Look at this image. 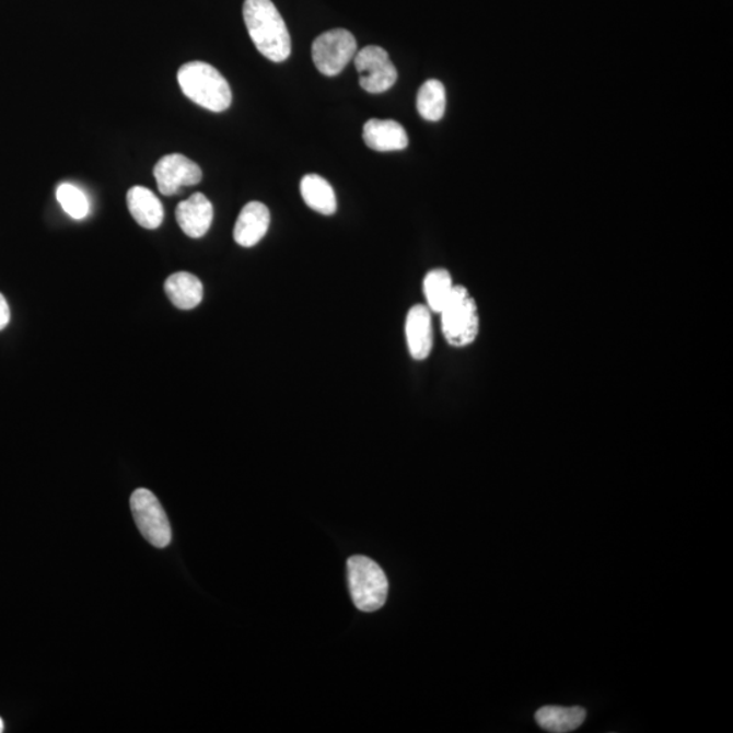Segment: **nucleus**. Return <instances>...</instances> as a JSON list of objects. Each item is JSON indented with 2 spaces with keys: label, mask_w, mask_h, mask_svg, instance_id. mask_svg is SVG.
Here are the masks:
<instances>
[{
  "label": "nucleus",
  "mask_w": 733,
  "mask_h": 733,
  "mask_svg": "<svg viewBox=\"0 0 733 733\" xmlns=\"http://www.w3.org/2000/svg\"><path fill=\"white\" fill-rule=\"evenodd\" d=\"M353 60L359 71L360 86L366 93H385L396 84L398 72L385 49L370 45L358 50Z\"/></svg>",
  "instance_id": "7"
},
{
  "label": "nucleus",
  "mask_w": 733,
  "mask_h": 733,
  "mask_svg": "<svg viewBox=\"0 0 733 733\" xmlns=\"http://www.w3.org/2000/svg\"><path fill=\"white\" fill-rule=\"evenodd\" d=\"M301 194L304 202L323 216H333L337 211L335 189L317 174H307L302 178Z\"/></svg>",
  "instance_id": "16"
},
{
  "label": "nucleus",
  "mask_w": 733,
  "mask_h": 733,
  "mask_svg": "<svg viewBox=\"0 0 733 733\" xmlns=\"http://www.w3.org/2000/svg\"><path fill=\"white\" fill-rule=\"evenodd\" d=\"M363 139L371 150L380 152L405 150L409 144L408 133L402 124L377 118L364 124Z\"/></svg>",
  "instance_id": "12"
},
{
  "label": "nucleus",
  "mask_w": 733,
  "mask_h": 733,
  "mask_svg": "<svg viewBox=\"0 0 733 733\" xmlns=\"http://www.w3.org/2000/svg\"><path fill=\"white\" fill-rule=\"evenodd\" d=\"M270 224L268 207L259 201H251L242 208L234 228L236 244L252 247L258 244L267 234Z\"/></svg>",
  "instance_id": "11"
},
{
  "label": "nucleus",
  "mask_w": 733,
  "mask_h": 733,
  "mask_svg": "<svg viewBox=\"0 0 733 733\" xmlns=\"http://www.w3.org/2000/svg\"><path fill=\"white\" fill-rule=\"evenodd\" d=\"M10 323V307L5 298L0 293V330H3Z\"/></svg>",
  "instance_id": "20"
},
{
  "label": "nucleus",
  "mask_w": 733,
  "mask_h": 733,
  "mask_svg": "<svg viewBox=\"0 0 733 733\" xmlns=\"http://www.w3.org/2000/svg\"><path fill=\"white\" fill-rule=\"evenodd\" d=\"M56 197L61 208L73 219H83L89 213V200L86 195L75 185L61 184L56 191Z\"/></svg>",
  "instance_id": "19"
},
{
  "label": "nucleus",
  "mask_w": 733,
  "mask_h": 733,
  "mask_svg": "<svg viewBox=\"0 0 733 733\" xmlns=\"http://www.w3.org/2000/svg\"><path fill=\"white\" fill-rule=\"evenodd\" d=\"M158 189L163 196L178 195L185 186L200 184L202 172L196 162L182 154L161 158L154 167Z\"/></svg>",
  "instance_id": "8"
},
{
  "label": "nucleus",
  "mask_w": 733,
  "mask_h": 733,
  "mask_svg": "<svg viewBox=\"0 0 733 733\" xmlns=\"http://www.w3.org/2000/svg\"><path fill=\"white\" fill-rule=\"evenodd\" d=\"M3 731H4L3 720L0 719V733H2Z\"/></svg>",
  "instance_id": "21"
},
{
  "label": "nucleus",
  "mask_w": 733,
  "mask_h": 733,
  "mask_svg": "<svg viewBox=\"0 0 733 733\" xmlns=\"http://www.w3.org/2000/svg\"><path fill=\"white\" fill-rule=\"evenodd\" d=\"M585 718L586 712L580 707H544L535 713V720L540 729L552 733L577 731Z\"/></svg>",
  "instance_id": "15"
},
{
  "label": "nucleus",
  "mask_w": 733,
  "mask_h": 733,
  "mask_svg": "<svg viewBox=\"0 0 733 733\" xmlns=\"http://www.w3.org/2000/svg\"><path fill=\"white\" fill-rule=\"evenodd\" d=\"M165 292L171 302L179 310H191L202 301L205 289L199 278L189 272H177L165 281Z\"/></svg>",
  "instance_id": "14"
},
{
  "label": "nucleus",
  "mask_w": 733,
  "mask_h": 733,
  "mask_svg": "<svg viewBox=\"0 0 733 733\" xmlns=\"http://www.w3.org/2000/svg\"><path fill=\"white\" fill-rule=\"evenodd\" d=\"M178 84L183 93L207 110H228L233 101L230 84L216 67L205 61H190L178 70Z\"/></svg>",
  "instance_id": "2"
},
{
  "label": "nucleus",
  "mask_w": 733,
  "mask_h": 733,
  "mask_svg": "<svg viewBox=\"0 0 733 733\" xmlns=\"http://www.w3.org/2000/svg\"><path fill=\"white\" fill-rule=\"evenodd\" d=\"M440 315L443 335L450 346L462 348L476 341L479 331L478 309L465 287H454L453 295Z\"/></svg>",
  "instance_id": "4"
},
{
  "label": "nucleus",
  "mask_w": 733,
  "mask_h": 733,
  "mask_svg": "<svg viewBox=\"0 0 733 733\" xmlns=\"http://www.w3.org/2000/svg\"><path fill=\"white\" fill-rule=\"evenodd\" d=\"M131 511L147 543L166 548L172 543V527L160 500L149 489H137L131 496Z\"/></svg>",
  "instance_id": "5"
},
{
  "label": "nucleus",
  "mask_w": 733,
  "mask_h": 733,
  "mask_svg": "<svg viewBox=\"0 0 733 733\" xmlns=\"http://www.w3.org/2000/svg\"><path fill=\"white\" fill-rule=\"evenodd\" d=\"M453 279L449 270L439 268L428 272L424 279V295L428 309L433 313H442L454 291Z\"/></svg>",
  "instance_id": "17"
},
{
  "label": "nucleus",
  "mask_w": 733,
  "mask_h": 733,
  "mask_svg": "<svg viewBox=\"0 0 733 733\" xmlns=\"http://www.w3.org/2000/svg\"><path fill=\"white\" fill-rule=\"evenodd\" d=\"M179 228L190 238H201L211 229L213 220L212 202L202 194H195L179 202L176 210Z\"/></svg>",
  "instance_id": "10"
},
{
  "label": "nucleus",
  "mask_w": 733,
  "mask_h": 733,
  "mask_svg": "<svg viewBox=\"0 0 733 733\" xmlns=\"http://www.w3.org/2000/svg\"><path fill=\"white\" fill-rule=\"evenodd\" d=\"M417 110L427 121H439L445 112V89L442 82L430 79L417 94Z\"/></svg>",
  "instance_id": "18"
},
{
  "label": "nucleus",
  "mask_w": 733,
  "mask_h": 733,
  "mask_svg": "<svg viewBox=\"0 0 733 733\" xmlns=\"http://www.w3.org/2000/svg\"><path fill=\"white\" fill-rule=\"evenodd\" d=\"M348 584L354 606L360 612H376L385 605L388 592L386 574L370 558L364 556L349 558Z\"/></svg>",
  "instance_id": "3"
},
{
  "label": "nucleus",
  "mask_w": 733,
  "mask_h": 733,
  "mask_svg": "<svg viewBox=\"0 0 733 733\" xmlns=\"http://www.w3.org/2000/svg\"><path fill=\"white\" fill-rule=\"evenodd\" d=\"M244 21L259 54L275 63L290 58L291 36L272 0H245Z\"/></svg>",
  "instance_id": "1"
},
{
  "label": "nucleus",
  "mask_w": 733,
  "mask_h": 733,
  "mask_svg": "<svg viewBox=\"0 0 733 733\" xmlns=\"http://www.w3.org/2000/svg\"><path fill=\"white\" fill-rule=\"evenodd\" d=\"M357 54V38L346 30L323 33L315 38L312 47L314 65L326 77L338 75Z\"/></svg>",
  "instance_id": "6"
},
{
  "label": "nucleus",
  "mask_w": 733,
  "mask_h": 733,
  "mask_svg": "<svg viewBox=\"0 0 733 733\" xmlns=\"http://www.w3.org/2000/svg\"><path fill=\"white\" fill-rule=\"evenodd\" d=\"M406 341L415 360H426L433 347L431 310L422 304L411 307L405 324Z\"/></svg>",
  "instance_id": "9"
},
{
  "label": "nucleus",
  "mask_w": 733,
  "mask_h": 733,
  "mask_svg": "<svg viewBox=\"0 0 733 733\" xmlns=\"http://www.w3.org/2000/svg\"><path fill=\"white\" fill-rule=\"evenodd\" d=\"M128 210L139 225L147 230L160 228L165 217L160 199L144 186H133L127 194Z\"/></svg>",
  "instance_id": "13"
}]
</instances>
